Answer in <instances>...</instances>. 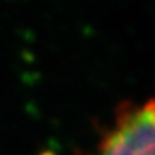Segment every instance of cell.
<instances>
[{
    "instance_id": "obj_1",
    "label": "cell",
    "mask_w": 155,
    "mask_h": 155,
    "mask_svg": "<svg viewBox=\"0 0 155 155\" xmlns=\"http://www.w3.org/2000/svg\"><path fill=\"white\" fill-rule=\"evenodd\" d=\"M98 155H155V100L125 110Z\"/></svg>"
}]
</instances>
